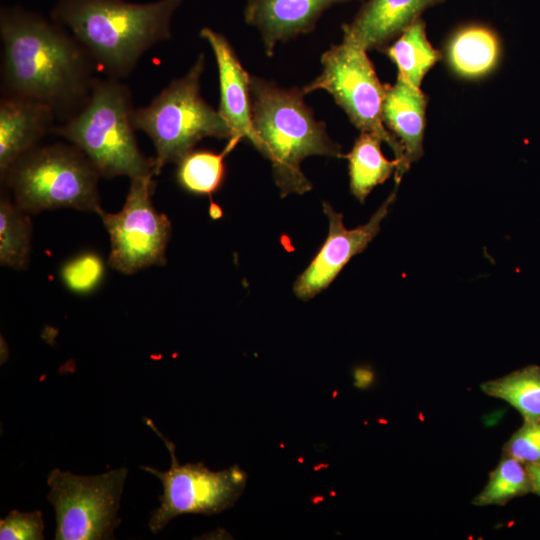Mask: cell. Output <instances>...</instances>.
Masks as SVG:
<instances>
[{
    "mask_svg": "<svg viewBox=\"0 0 540 540\" xmlns=\"http://www.w3.org/2000/svg\"><path fill=\"white\" fill-rule=\"evenodd\" d=\"M134 109L132 93L119 79L96 78L84 105L52 132L79 148L100 176L154 174L153 158H146L136 141Z\"/></svg>",
    "mask_w": 540,
    "mask_h": 540,
    "instance_id": "4",
    "label": "cell"
},
{
    "mask_svg": "<svg viewBox=\"0 0 540 540\" xmlns=\"http://www.w3.org/2000/svg\"><path fill=\"white\" fill-rule=\"evenodd\" d=\"M228 153L192 150L177 163L176 179L186 191L196 195H212L225 178L224 158Z\"/></svg>",
    "mask_w": 540,
    "mask_h": 540,
    "instance_id": "23",
    "label": "cell"
},
{
    "mask_svg": "<svg viewBox=\"0 0 540 540\" xmlns=\"http://www.w3.org/2000/svg\"><path fill=\"white\" fill-rule=\"evenodd\" d=\"M533 492L530 474L526 464L503 453L496 468L482 491L474 497L476 506L506 505L514 498Z\"/></svg>",
    "mask_w": 540,
    "mask_h": 540,
    "instance_id": "22",
    "label": "cell"
},
{
    "mask_svg": "<svg viewBox=\"0 0 540 540\" xmlns=\"http://www.w3.org/2000/svg\"><path fill=\"white\" fill-rule=\"evenodd\" d=\"M383 52L396 65L397 77L417 87L442 58V53L427 38L422 17L405 29Z\"/></svg>",
    "mask_w": 540,
    "mask_h": 540,
    "instance_id": "18",
    "label": "cell"
},
{
    "mask_svg": "<svg viewBox=\"0 0 540 540\" xmlns=\"http://www.w3.org/2000/svg\"><path fill=\"white\" fill-rule=\"evenodd\" d=\"M182 1L60 0L51 17L67 28L97 69L119 79L152 46L171 38V18Z\"/></svg>",
    "mask_w": 540,
    "mask_h": 540,
    "instance_id": "2",
    "label": "cell"
},
{
    "mask_svg": "<svg viewBox=\"0 0 540 540\" xmlns=\"http://www.w3.org/2000/svg\"><path fill=\"white\" fill-rule=\"evenodd\" d=\"M321 63V74L302 88L304 94L325 90L356 128L372 133L385 142L397 162L395 182L398 186L409 167L400 142L383 123L387 85L380 82L367 51L342 40L322 54Z\"/></svg>",
    "mask_w": 540,
    "mask_h": 540,
    "instance_id": "7",
    "label": "cell"
},
{
    "mask_svg": "<svg viewBox=\"0 0 540 540\" xmlns=\"http://www.w3.org/2000/svg\"><path fill=\"white\" fill-rule=\"evenodd\" d=\"M104 270L103 260L98 254L83 252L62 265L60 276L73 293L88 294L99 286Z\"/></svg>",
    "mask_w": 540,
    "mask_h": 540,
    "instance_id": "24",
    "label": "cell"
},
{
    "mask_svg": "<svg viewBox=\"0 0 540 540\" xmlns=\"http://www.w3.org/2000/svg\"><path fill=\"white\" fill-rule=\"evenodd\" d=\"M526 466L532 481V493L540 496V464H530Z\"/></svg>",
    "mask_w": 540,
    "mask_h": 540,
    "instance_id": "27",
    "label": "cell"
},
{
    "mask_svg": "<svg viewBox=\"0 0 540 540\" xmlns=\"http://www.w3.org/2000/svg\"><path fill=\"white\" fill-rule=\"evenodd\" d=\"M501 42L496 31L472 22L455 29L445 45V58L451 71L463 79L474 80L492 73L501 58Z\"/></svg>",
    "mask_w": 540,
    "mask_h": 540,
    "instance_id": "17",
    "label": "cell"
},
{
    "mask_svg": "<svg viewBox=\"0 0 540 540\" xmlns=\"http://www.w3.org/2000/svg\"><path fill=\"white\" fill-rule=\"evenodd\" d=\"M100 174L75 145L36 146L1 176L14 202L29 214L62 208L97 212Z\"/></svg>",
    "mask_w": 540,
    "mask_h": 540,
    "instance_id": "6",
    "label": "cell"
},
{
    "mask_svg": "<svg viewBox=\"0 0 540 540\" xmlns=\"http://www.w3.org/2000/svg\"><path fill=\"white\" fill-rule=\"evenodd\" d=\"M154 174L133 177L121 210L97 212L110 239L108 263L123 274H134L166 263L171 236L169 218L159 213L152 202Z\"/></svg>",
    "mask_w": 540,
    "mask_h": 540,
    "instance_id": "10",
    "label": "cell"
},
{
    "mask_svg": "<svg viewBox=\"0 0 540 540\" xmlns=\"http://www.w3.org/2000/svg\"><path fill=\"white\" fill-rule=\"evenodd\" d=\"M252 122L260 141L259 152L272 166L280 195L303 194L311 183L301 170L309 156L345 157L304 101L302 89H283L250 75Z\"/></svg>",
    "mask_w": 540,
    "mask_h": 540,
    "instance_id": "3",
    "label": "cell"
},
{
    "mask_svg": "<svg viewBox=\"0 0 540 540\" xmlns=\"http://www.w3.org/2000/svg\"><path fill=\"white\" fill-rule=\"evenodd\" d=\"M353 0H248L244 19L258 29L265 52L272 56L276 45L311 32L330 6Z\"/></svg>",
    "mask_w": 540,
    "mask_h": 540,
    "instance_id": "14",
    "label": "cell"
},
{
    "mask_svg": "<svg viewBox=\"0 0 540 540\" xmlns=\"http://www.w3.org/2000/svg\"><path fill=\"white\" fill-rule=\"evenodd\" d=\"M30 214L7 195L0 199V264L14 270L27 267L31 252Z\"/></svg>",
    "mask_w": 540,
    "mask_h": 540,
    "instance_id": "21",
    "label": "cell"
},
{
    "mask_svg": "<svg viewBox=\"0 0 540 540\" xmlns=\"http://www.w3.org/2000/svg\"><path fill=\"white\" fill-rule=\"evenodd\" d=\"M55 113L26 98L3 96L0 101V175L54 128Z\"/></svg>",
    "mask_w": 540,
    "mask_h": 540,
    "instance_id": "15",
    "label": "cell"
},
{
    "mask_svg": "<svg viewBox=\"0 0 540 540\" xmlns=\"http://www.w3.org/2000/svg\"><path fill=\"white\" fill-rule=\"evenodd\" d=\"M488 396L504 400L527 421L540 419V366L529 365L480 385Z\"/></svg>",
    "mask_w": 540,
    "mask_h": 540,
    "instance_id": "20",
    "label": "cell"
},
{
    "mask_svg": "<svg viewBox=\"0 0 540 540\" xmlns=\"http://www.w3.org/2000/svg\"><path fill=\"white\" fill-rule=\"evenodd\" d=\"M503 453L526 465L540 464V419L524 420L504 444Z\"/></svg>",
    "mask_w": 540,
    "mask_h": 540,
    "instance_id": "25",
    "label": "cell"
},
{
    "mask_svg": "<svg viewBox=\"0 0 540 540\" xmlns=\"http://www.w3.org/2000/svg\"><path fill=\"white\" fill-rule=\"evenodd\" d=\"M146 424L166 445L171 458L166 471L149 466L140 468L162 483L160 505L152 513L148 523L153 533L161 531L172 519L183 514L211 515L220 513L239 499L247 483V473L235 464L227 469L211 471L203 463L180 464L175 446L164 437L150 419Z\"/></svg>",
    "mask_w": 540,
    "mask_h": 540,
    "instance_id": "9",
    "label": "cell"
},
{
    "mask_svg": "<svg viewBox=\"0 0 540 540\" xmlns=\"http://www.w3.org/2000/svg\"><path fill=\"white\" fill-rule=\"evenodd\" d=\"M428 97L420 89L397 77L394 85H387L382 119L388 131L400 142L410 168L424 153Z\"/></svg>",
    "mask_w": 540,
    "mask_h": 540,
    "instance_id": "16",
    "label": "cell"
},
{
    "mask_svg": "<svg viewBox=\"0 0 540 540\" xmlns=\"http://www.w3.org/2000/svg\"><path fill=\"white\" fill-rule=\"evenodd\" d=\"M200 36L211 47L217 63L220 86L218 111L231 130V138L224 150L229 154L243 138L259 150L260 141L252 122L250 75L224 35L202 28Z\"/></svg>",
    "mask_w": 540,
    "mask_h": 540,
    "instance_id": "12",
    "label": "cell"
},
{
    "mask_svg": "<svg viewBox=\"0 0 540 540\" xmlns=\"http://www.w3.org/2000/svg\"><path fill=\"white\" fill-rule=\"evenodd\" d=\"M205 68L201 53L189 71L171 81L148 105L134 109L132 123L155 148L154 175L164 166L178 163L206 137L231 138V130L218 110L200 95Z\"/></svg>",
    "mask_w": 540,
    "mask_h": 540,
    "instance_id": "5",
    "label": "cell"
},
{
    "mask_svg": "<svg viewBox=\"0 0 540 540\" xmlns=\"http://www.w3.org/2000/svg\"><path fill=\"white\" fill-rule=\"evenodd\" d=\"M127 474L124 467L93 476L52 469L47 499L56 514L54 539H113Z\"/></svg>",
    "mask_w": 540,
    "mask_h": 540,
    "instance_id": "8",
    "label": "cell"
},
{
    "mask_svg": "<svg viewBox=\"0 0 540 540\" xmlns=\"http://www.w3.org/2000/svg\"><path fill=\"white\" fill-rule=\"evenodd\" d=\"M383 141L369 132H361L349 154L350 191L363 203L374 187L384 183L397 169L396 160L382 153Z\"/></svg>",
    "mask_w": 540,
    "mask_h": 540,
    "instance_id": "19",
    "label": "cell"
},
{
    "mask_svg": "<svg viewBox=\"0 0 540 540\" xmlns=\"http://www.w3.org/2000/svg\"><path fill=\"white\" fill-rule=\"evenodd\" d=\"M396 188L366 224L354 229H347L343 214L335 211L328 202H323V211L329 222L328 235L308 267L294 282L293 292L299 299H311L325 290L351 258L367 248L379 233L381 222L395 200Z\"/></svg>",
    "mask_w": 540,
    "mask_h": 540,
    "instance_id": "11",
    "label": "cell"
},
{
    "mask_svg": "<svg viewBox=\"0 0 540 540\" xmlns=\"http://www.w3.org/2000/svg\"><path fill=\"white\" fill-rule=\"evenodd\" d=\"M446 0H366L352 22L343 26V40L365 51L383 52L422 13Z\"/></svg>",
    "mask_w": 540,
    "mask_h": 540,
    "instance_id": "13",
    "label": "cell"
},
{
    "mask_svg": "<svg viewBox=\"0 0 540 540\" xmlns=\"http://www.w3.org/2000/svg\"><path fill=\"white\" fill-rule=\"evenodd\" d=\"M1 86L3 96L48 106L62 122L88 99L93 61L78 41L53 21L21 9H2Z\"/></svg>",
    "mask_w": 540,
    "mask_h": 540,
    "instance_id": "1",
    "label": "cell"
},
{
    "mask_svg": "<svg viewBox=\"0 0 540 540\" xmlns=\"http://www.w3.org/2000/svg\"><path fill=\"white\" fill-rule=\"evenodd\" d=\"M44 520L40 510H11L0 521L1 540H43Z\"/></svg>",
    "mask_w": 540,
    "mask_h": 540,
    "instance_id": "26",
    "label": "cell"
}]
</instances>
